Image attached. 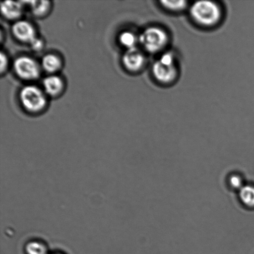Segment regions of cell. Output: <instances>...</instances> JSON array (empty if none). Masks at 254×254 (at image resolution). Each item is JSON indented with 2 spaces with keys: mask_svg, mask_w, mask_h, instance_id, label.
I'll return each instance as SVG.
<instances>
[{
  "mask_svg": "<svg viewBox=\"0 0 254 254\" xmlns=\"http://www.w3.org/2000/svg\"><path fill=\"white\" fill-rule=\"evenodd\" d=\"M12 33L19 41L31 42L36 38L35 30L32 24L26 21H19L15 22L12 27Z\"/></svg>",
  "mask_w": 254,
  "mask_h": 254,
  "instance_id": "obj_7",
  "label": "cell"
},
{
  "mask_svg": "<svg viewBox=\"0 0 254 254\" xmlns=\"http://www.w3.org/2000/svg\"><path fill=\"white\" fill-rule=\"evenodd\" d=\"M152 71L154 78L160 83L166 84L173 81L178 73L173 55L170 52L162 55L153 64Z\"/></svg>",
  "mask_w": 254,
  "mask_h": 254,
  "instance_id": "obj_2",
  "label": "cell"
},
{
  "mask_svg": "<svg viewBox=\"0 0 254 254\" xmlns=\"http://www.w3.org/2000/svg\"><path fill=\"white\" fill-rule=\"evenodd\" d=\"M7 66V59L4 54H1V71L2 72Z\"/></svg>",
  "mask_w": 254,
  "mask_h": 254,
  "instance_id": "obj_18",
  "label": "cell"
},
{
  "mask_svg": "<svg viewBox=\"0 0 254 254\" xmlns=\"http://www.w3.org/2000/svg\"><path fill=\"white\" fill-rule=\"evenodd\" d=\"M22 106L31 112H38L46 106V99L41 89L34 86L24 87L20 92Z\"/></svg>",
  "mask_w": 254,
  "mask_h": 254,
  "instance_id": "obj_4",
  "label": "cell"
},
{
  "mask_svg": "<svg viewBox=\"0 0 254 254\" xmlns=\"http://www.w3.org/2000/svg\"><path fill=\"white\" fill-rule=\"evenodd\" d=\"M14 69L20 78L32 80L38 78L40 69L38 64L28 57H21L14 62Z\"/></svg>",
  "mask_w": 254,
  "mask_h": 254,
  "instance_id": "obj_5",
  "label": "cell"
},
{
  "mask_svg": "<svg viewBox=\"0 0 254 254\" xmlns=\"http://www.w3.org/2000/svg\"><path fill=\"white\" fill-rule=\"evenodd\" d=\"M31 6L32 12L36 16H42L46 14L50 7V2L48 1H29Z\"/></svg>",
  "mask_w": 254,
  "mask_h": 254,
  "instance_id": "obj_13",
  "label": "cell"
},
{
  "mask_svg": "<svg viewBox=\"0 0 254 254\" xmlns=\"http://www.w3.org/2000/svg\"><path fill=\"white\" fill-rule=\"evenodd\" d=\"M24 251L26 254H50L46 244L39 240H31L27 243Z\"/></svg>",
  "mask_w": 254,
  "mask_h": 254,
  "instance_id": "obj_10",
  "label": "cell"
},
{
  "mask_svg": "<svg viewBox=\"0 0 254 254\" xmlns=\"http://www.w3.org/2000/svg\"><path fill=\"white\" fill-rule=\"evenodd\" d=\"M30 44H31L32 48L33 49L34 51H40V50L42 49V46H43V44H42L41 40L37 39V37Z\"/></svg>",
  "mask_w": 254,
  "mask_h": 254,
  "instance_id": "obj_17",
  "label": "cell"
},
{
  "mask_svg": "<svg viewBox=\"0 0 254 254\" xmlns=\"http://www.w3.org/2000/svg\"><path fill=\"white\" fill-rule=\"evenodd\" d=\"M144 61L143 54L136 47L127 50L123 57L124 66L132 71L139 70L143 66Z\"/></svg>",
  "mask_w": 254,
  "mask_h": 254,
  "instance_id": "obj_6",
  "label": "cell"
},
{
  "mask_svg": "<svg viewBox=\"0 0 254 254\" xmlns=\"http://www.w3.org/2000/svg\"><path fill=\"white\" fill-rule=\"evenodd\" d=\"M139 42L142 46L150 53L161 51L168 42V36L163 29L157 27H151L142 32L139 36Z\"/></svg>",
  "mask_w": 254,
  "mask_h": 254,
  "instance_id": "obj_3",
  "label": "cell"
},
{
  "mask_svg": "<svg viewBox=\"0 0 254 254\" xmlns=\"http://www.w3.org/2000/svg\"><path fill=\"white\" fill-rule=\"evenodd\" d=\"M43 86L47 94L55 96L62 91L63 88V82L59 76L52 75L44 79Z\"/></svg>",
  "mask_w": 254,
  "mask_h": 254,
  "instance_id": "obj_9",
  "label": "cell"
},
{
  "mask_svg": "<svg viewBox=\"0 0 254 254\" xmlns=\"http://www.w3.org/2000/svg\"><path fill=\"white\" fill-rule=\"evenodd\" d=\"M119 41L121 44L123 45L126 48L129 49L136 47V44L137 42V39L133 33L130 32H124L121 34L119 37Z\"/></svg>",
  "mask_w": 254,
  "mask_h": 254,
  "instance_id": "obj_14",
  "label": "cell"
},
{
  "mask_svg": "<svg viewBox=\"0 0 254 254\" xmlns=\"http://www.w3.org/2000/svg\"><path fill=\"white\" fill-rule=\"evenodd\" d=\"M22 1H7L2 2L1 9L2 14L7 19H16L21 16L22 11Z\"/></svg>",
  "mask_w": 254,
  "mask_h": 254,
  "instance_id": "obj_8",
  "label": "cell"
},
{
  "mask_svg": "<svg viewBox=\"0 0 254 254\" xmlns=\"http://www.w3.org/2000/svg\"><path fill=\"white\" fill-rule=\"evenodd\" d=\"M50 254H64L62 253H60V252H56V253H50Z\"/></svg>",
  "mask_w": 254,
  "mask_h": 254,
  "instance_id": "obj_19",
  "label": "cell"
},
{
  "mask_svg": "<svg viewBox=\"0 0 254 254\" xmlns=\"http://www.w3.org/2000/svg\"><path fill=\"white\" fill-rule=\"evenodd\" d=\"M240 196L245 205L249 207H254V187L243 186L240 190Z\"/></svg>",
  "mask_w": 254,
  "mask_h": 254,
  "instance_id": "obj_12",
  "label": "cell"
},
{
  "mask_svg": "<svg viewBox=\"0 0 254 254\" xmlns=\"http://www.w3.org/2000/svg\"><path fill=\"white\" fill-rule=\"evenodd\" d=\"M42 66L44 70L49 73H54L61 68V60L55 55L47 54L42 60Z\"/></svg>",
  "mask_w": 254,
  "mask_h": 254,
  "instance_id": "obj_11",
  "label": "cell"
},
{
  "mask_svg": "<svg viewBox=\"0 0 254 254\" xmlns=\"http://www.w3.org/2000/svg\"><path fill=\"white\" fill-rule=\"evenodd\" d=\"M161 2L164 7L172 11H180L187 6L186 1H161Z\"/></svg>",
  "mask_w": 254,
  "mask_h": 254,
  "instance_id": "obj_15",
  "label": "cell"
},
{
  "mask_svg": "<svg viewBox=\"0 0 254 254\" xmlns=\"http://www.w3.org/2000/svg\"><path fill=\"white\" fill-rule=\"evenodd\" d=\"M190 12L194 21L205 26H213L217 23L221 14L218 5L210 1L195 2L191 6Z\"/></svg>",
  "mask_w": 254,
  "mask_h": 254,
  "instance_id": "obj_1",
  "label": "cell"
},
{
  "mask_svg": "<svg viewBox=\"0 0 254 254\" xmlns=\"http://www.w3.org/2000/svg\"><path fill=\"white\" fill-rule=\"evenodd\" d=\"M231 186L234 189H240L243 188V181L240 176L234 175L231 177L230 179Z\"/></svg>",
  "mask_w": 254,
  "mask_h": 254,
  "instance_id": "obj_16",
  "label": "cell"
}]
</instances>
